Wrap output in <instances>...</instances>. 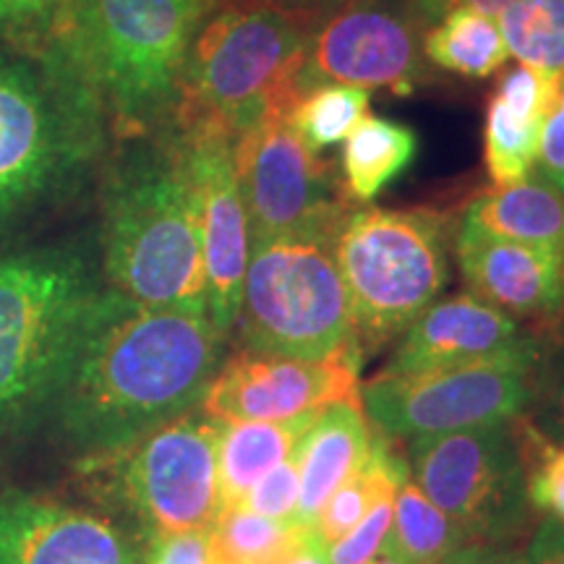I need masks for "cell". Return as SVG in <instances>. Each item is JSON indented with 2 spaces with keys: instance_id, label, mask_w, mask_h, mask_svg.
Listing matches in <instances>:
<instances>
[{
  "instance_id": "obj_18",
  "label": "cell",
  "mask_w": 564,
  "mask_h": 564,
  "mask_svg": "<svg viewBox=\"0 0 564 564\" xmlns=\"http://www.w3.org/2000/svg\"><path fill=\"white\" fill-rule=\"evenodd\" d=\"M455 257L465 285L476 299L539 333L564 322V257L539 246L505 241L460 225Z\"/></svg>"
},
{
  "instance_id": "obj_26",
  "label": "cell",
  "mask_w": 564,
  "mask_h": 564,
  "mask_svg": "<svg viewBox=\"0 0 564 564\" xmlns=\"http://www.w3.org/2000/svg\"><path fill=\"white\" fill-rule=\"evenodd\" d=\"M314 539V528L282 523L236 505L209 528L215 564H280Z\"/></svg>"
},
{
  "instance_id": "obj_28",
  "label": "cell",
  "mask_w": 564,
  "mask_h": 564,
  "mask_svg": "<svg viewBox=\"0 0 564 564\" xmlns=\"http://www.w3.org/2000/svg\"><path fill=\"white\" fill-rule=\"evenodd\" d=\"M499 30L523 66L564 74V0H514L499 17Z\"/></svg>"
},
{
  "instance_id": "obj_15",
  "label": "cell",
  "mask_w": 564,
  "mask_h": 564,
  "mask_svg": "<svg viewBox=\"0 0 564 564\" xmlns=\"http://www.w3.org/2000/svg\"><path fill=\"white\" fill-rule=\"evenodd\" d=\"M173 133L199 196L207 316L225 337H230L241 312L246 267L251 253L249 217H246L236 160H232L236 141L215 131Z\"/></svg>"
},
{
  "instance_id": "obj_37",
  "label": "cell",
  "mask_w": 564,
  "mask_h": 564,
  "mask_svg": "<svg viewBox=\"0 0 564 564\" xmlns=\"http://www.w3.org/2000/svg\"><path fill=\"white\" fill-rule=\"evenodd\" d=\"M525 564H564V523L546 518L535 525L531 544L525 549Z\"/></svg>"
},
{
  "instance_id": "obj_33",
  "label": "cell",
  "mask_w": 564,
  "mask_h": 564,
  "mask_svg": "<svg viewBox=\"0 0 564 564\" xmlns=\"http://www.w3.org/2000/svg\"><path fill=\"white\" fill-rule=\"evenodd\" d=\"M535 173L564 196V74L556 82L554 100L549 105L544 131H541Z\"/></svg>"
},
{
  "instance_id": "obj_38",
  "label": "cell",
  "mask_w": 564,
  "mask_h": 564,
  "mask_svg": "<svg viewBox=\"0 0 564 564\" xmlns=\"http://www.w3.org/2000/svg\"><path fill=\"white\" fill-rule=\"evenodd\" d=\"M442 564H525L523 552L491 544H465Z\"/></svg>"
},
{
  "instance_id": "obj_31",
  "label": "cell",
  "mask_w": 564,
  "mask_h": 564,
  "mask_svg": "<svg viewBox=\"0 0 564 564\" xmlns=\"http://www.w3.org/2000/svg\"><path fill=\"white\" fill-rule=\"evenodd\" d=\"M394 494H387L384 499H379L361 523L352 528L345 539H340L337 544L327 549L329 564H366L369 560H373V556L382 554L384 539L392 525Z\"/></svg>"
},
{
  "instance_id": "obj_24",
  "label": "cell",
  "mask_w": 564,
  "mask_h": 564,
  "mask_svg": "<svg viewBox=\"0 0 564 564\" xmlns=\"http://www.w3.org/2000/svg\"><path fill=\"white\" fill-rule=\"evenodd\" d=\"M499 21L470 9H455L423 32V58L447 74L489 79L507 63Z\"/></svg>"
},
{
  "instance_id": "obj_25",
  "label": "cell",
  "mask_w": 564,
  "mask_h": 564,
  "mask_svg": "<svg viewBox=\"0 0 564 564\" xmlns=\"http://www.w3.org/2000/svg\"><path fill=\"white\" fill-rule=\"evenodd\" d=\"M465 544L470 541L460 528L408 476L394 494L392 525L382 554L403 564H442Z\"/></svg>"
},
{
  "instance_id": "obj_21",
  "label": "cell",
  "mask_w": 564,
  "mask_h": 564,
  "mask_svg": "<svg viewBox=\"0 0 564 564\" xmlns=\"http://www.w3.org/2000/svg\"><path fill=\"white\" fill-rule=\"evenodd\" d=\"M460 225L564 257V196L539 173L478 194L465 207Z\"/></svg>"
},
{
  "instance_id": "obj_19",
  "label": "cell",
  "mask_w": 564,
  "mask_h": 564,
  "mask_svg": "<svg viewBox=\"0 0 564 564\" xmlns=\"http://www.w3.org/2000/svg\"><path fill=\"white\" fill-rule=\"evenodd\" d=\"M560 76L514 66L494 89L484 123V162L497 186H512L535 171L541 131Z\"/></svg>"
},
{
  "instance_id": "obj_40",
  "label": "cell",
  "mask_w": 564,
  "mask_h": 564,
  "mask_svg": "<svg viewBox=\"0 0 564 564\" xmlns=\"http://www.w3.org/2000/svg\"><path fill=\"white\" fill-rule=\"evenodd\" d=\"M552 413H554L556 426H560V432L564 434V369H560V373H556L554 387H552Z\"/></svg>"
},
{
  "instance_id": "obj_27",
  "label": "cell",
  "mask_w": 564,
  "mask_h": 564,
  "mask_svg": "<svg viewBox=\"0 0 564 564\" xmlns=\"http://www.w3.org/2000/svg\"><path fill=\"white\" fill-rule=\"evenodd\" d=\"M369 89L348 84H322L288 110V123L308 150L322 154L350 137V131L369 116Z\"/></svg>"
},
{
  "instance_id": "obj_11",
  "label": "cell",
  "mask_w": 564,
  "mask_h": 564,
  "mask_svg": "<svg viewBox=\"0 0 564 564\" xmlns=\"http://www.w3.org/2000/svg\"><path fill=\"white\" fill-rule=\"evenodd\" d=\"M251 241L314 238L335 243L352 212L340 165L303 144L285 110L259 118L232 144Z\"/></svg>"
},
{
  "instance_id": "obj_14",
  "label": "cell",
  "mask_w": 564,
  "mask_h": 564,
  "mask_svg": "<svg viewBox=\"0 0 564 564\" xmlns=\"http://www.w3.org/2000/svg\"><path fill=\"white\" fill-rule=\"evenodd\" d=\"M356 348L303 361L238 350L223 358L199 403L212 421H291L335 403H361Z\"/></svg>"
},
{
  "instance_id": "obj_36",
  "label": "cell",
  "mask_w": 564,
  "mask_h": 564,
  "mask_svg": "<svg viewBox=\"0 0 564 564\" xmlns=\"http://www.w3.org/2000/svg\"><path fill=\"white\" fill-rule=\"evenodd\" d=\"M411 3H413L415 17H419L421 24L429 30V26L436 24L444 13L455 9H470V11L486 13V17L499 19L507 9H510L514 0H411Z\"/></svg>"
},
{
  "instance_id": "obj_2",
  "label": "cell",
  "mask_w": 564,
  "mask_h": 564,
  "mask_svg": "<svg viewBox=\"0 0 564 564\" xmlns=\"http://www.w3.org/2000/svg\"><path fill=\"white\" fill-rule=\"evenodd\" d=\"M100 209L108 288L139 306L207 314L199 196L171 129L118 141Z\"/></svg>"
},
{
  "instance_id": "obj_8",
  "label": "cell",
  "mask_w": 564,
  "mask_h": 564,
  "mask_svg": "<svg viewBox=\"0 0 564 564\" xmlns=\"http://www.w3.org/2000/svg\"><path fill=\"white\" fill-rule=\"evenodd\" d=\"M232 329L243 350L267 356L319 361L356 348L335 243L314 238L251 241L241 312Z\"/></svg>"
},
{
  "instance_id": "obj_3",
  "label": "cell",
  "mask_w": 564,
  "mask_h": 564,
  "mask_svg": "<svg viewBox=\"0 0 564 564\" xmlns=\"http://www.w3.org/2000/svg\"><path fill=\"white\" fill-rule=\"evenodd\" d=\"M220 0H68L47 53L100 105L110 139L167 131L192 42Z\"/></svg>"
},
{
  "instance_id": "obj_29",
  "label": "cell",
  "mask_w": 564,
  "mask_h": 564,
  "mask_svg": "<svg viewBox=\"0 0 564 564\" xmlns=\"http://www.w3.org/2000/svg\"><path fill=\"white\" fill-rule=\"evenodd\" d=\"M68 0H0V45L45 58L61 37Z\"/></svg>"
},
{
  "instance_id": "obj_32",
  "label": "cell",
  "mask_w": 564,
  "mask_h": 564,
  "mask_svg": "<svg viewBox=\"0 0 564 564\" xmlns=\"http://www.w3.org/2000/svg\"><path fill=\"white\" fill-rule=\"evenodd\" d=\"M539 460L528 470V497L533 510L546 512L564 523V444H549L535 436Z\"/></svg>"
},
{
  "instance_id": "obj_41",
  "label": "cell",
  "mask_w": 564,
  "mask_h": 564,
  "mask_svg": "<svg viewBox=\"0 0 564 564\" xmlns=\"http://www.w3.org/2000/svg\"><path fill=\"white\" fill-rule=\"evenodd\" d=\"M366 564H403V562H398V560H392V556L382 554V556H373V560H369Z\"/></svg>"
},
{
  "instance_id": "obj_35",
  "label": "cell",
  "mask_w": 564,
  "mask_h": 564,
  "mask_svg": "<svg viewBox=\"0 0 564 564\" xmlns=\"http://www.w3.org/2000/svg\"><path fill=\"white\" fill-rule=\"evenodd\" d=\"M253 3L280 11L282 17L299 21L306 30L316 32L322 24H327L329 19L356 3V0H253Z\"/></svg>"
},
{
  "instance_id": "obj_4",
  "label": "cell",
  "mask_w": 564,
  "mask_h": 564,
  "mask_svg": "<svg viewBox=\"0 0 564 564\" xmlns=\"http://www.w3.org/2000/svg\"><path fill=\"white\" fill-rule=\"evenodd\" d=\"M105 293L74 246L0 257V444L51 415Z\"/></svg>"
},
{
  "instance_id": "obj_39",
  "label": "cell",
  "mask_w": 564,
  "mask_h": 564,
  "mask_svg": "<svg viewBox=\"0 0 564 564\" xmlns=\"http://www.w3.org/2000/svg\"><path fill=\"white\" fill-rule=\"evenodd\" d=\"M280 564H329L327 546L319 544V539H316V533H314V539L308 541L306 546L299 549V552H295L293 556H288V560Z\"/></svg>"
},
{
  "instance_id": "obj_6",
  "label": "cell",
  "mask_w": 564,
  "mask_h": 564,
  "mask_svg": "<svg viewBox=\"0 0 564 564\" xmlns=\"http://www.w3.org/2000/svg\"><path fill=\"white\" fill-rule=\"evenodd\" d=\"M314 32L253 0H220L192 42L173 131L236 141L272 110L299 102L295 76Z\"/></svg>"
},
{
  "instance_id": "obj_34",
  "label": "cell",
  "mask_w": 564,
  "mask_h": 564,
  "mask_svg": "<svg viewBox=\"0 0 564 564\" xmlns=\"http://www.w3.org/2000/svg\"><path fill=\"white\" fill-rule=\"evenodd\" d=\"M144 564H215L209 531H181L150 535Z\"/></svg>"
},
{
  "instance_id": "obj_13",
  "label": "cell",
  "mask_w": 564,
  "mask_h": 564,
  "mask_svg": "<svg viewBox=\"0 0 564 564\" xmlns=\"http://www.w3.org/2000/svg\"><path fill=\"white\" fill-rule=\"evenodd\" d=\"M423 32L411 0H356L314 32L295 95L301 100L322 84H348L411 97L429 79Z\"/></svg>"
},
{
  "instance_id": "obj_23",
  "label": "cell",
  "mask_w": 564,
  "mask_h": 564,
  "mask_svg": "<svg viewBox=\"0 0 564 564\" xmlns=\"http://www.w3.org/2000/svg\"><path fill=\"white\" fill-rule=\"evenodd\" d=\"M419 133L392 118L366 116L340 154V175L345 194L352 204H369L384 188L403 178L419 158Z\"/></svg>"
},
{
  "instance_id": "obj_10",
  "label": "cell",
  "mask_w": 564,
  "mask_h": 564,
  "mask_svg": "<svg viewBox=\"0 0 564 564\" xmlns=\"http://www.w3.org/2000/svg\"><path fill=\"white\" fill-rule=\"evenodd\" d=\"M217 436L220 423L192 411L87 468L108 476L112 497L144 528L147 539L209 531L223 512Z\"/></svg>"
},
{
  "instance_id": "obj_5",
  "label": "cell",
  "mask_w": 564,
  "mask_h": 564,
  "mask_svg": "<svg viewBox=\"0 0 564 564\" xmlns=\"http://www.w3.org/2000/svg\"><path fill=\"white\" fill-rule=\"evenodd\" d=\"M108 144L100 105L68 68L0 45V232L74 192Z\"/></svg>"
},
{
  "instance_id": "obj_20",
  "label": "cell",
  "mask_w": 564,
  "mask_h": 564,
  "mask_svg": "<svg viewBox=\"0 0 564 564\" xmlns=\"http://www.w3.org/2000/svg\"><path fill=\"white\" fill-rule=\"evenodd\" d=\"M373 436L377 434L361 403H335L316 415L293 449L299 463V520L303 525H312L337 486L369 463Z\"/></svg>"
},
{
  "instance_id": "obj_17",
  "label": "cell",
  "mask_w": 564,
  "mask_h": 564,
  "mask_svg": "<svg viewBox=\"0 0 564 564\" xmlns=\"http://www.w3.org/2000/svg\"><path fill=\"white\" fill-rule=\"evenodd\" d=\"M541 358L544 345L539 335L474 293H460L432 303L400 335L379 373H419L486 361L539 364Z\"/></svg>"
},
{
  "instance_id": "obj_7",
  "label": "cell",
  "mask_w": 564,
  "mask_h": 564,
  "mask_svg": "<svg viewBox=\"0 0 564 564\" xmlns=\"http://www.w3.org/2000/svg\"><path fill=\"white\" fill-rule=\"evenodd\" d=\"M361 356L405 333L449 282L447 217L436 209H352L335 238Z\"/></svg>"
},
{
  "instance_id": "obj_16",
  "label": "cell",
  "mask_w": 564,
  "mask_h": 564,
  "mask_svg": "<svg viewBox=\"0 0 564 564\" xmlns=\"http://www.w3.org/2000/svg\"><path fill=\"white\" fill-rule=\"evenodd\" d=\"M0 564H144L121 525L47 494H0Z\"/></svg>"
},
{
  "instance_id": "obj_30",
  "label": "cell",
  "mask_w": 564,
  "mask_h": 564,
  "mask_svg": "<svg viewBox=\"0 0 564 564\" xmlns=\"http://www.w3.org/2000/svg\"><path fill=\"white\" fill-rule=\"evenodd\" d=\"M299 499V463H295V457L291 455L280 465H274L272 470H267V474L251 486L249 494L241 499V507L257 514H264V518L282 520V523H301Z\"/></svg>"
},
{
  "instance_id": "obj_22",
  "label": "cell",
  "mask_w": 564,
  "mask_h": 564,
  "mask_svg": "<svg viewBox=\"0 0 564 564\" xmlns=\"http://www.w3.org/2000/svg\"><path fill=\"white\" fill-rule=\"evenodd\" d=\"M319 413L299 415L291 421H217L220 423L217 474H220L223 510L241 505V499L267 470L291 457L295 444Z\"/></svg>"
},
{
  "instance_id": "obj_1",
  "label": "cell",
  "mask_w": 564,
  "mask_h": 564,
  "mask_svg": "<svg viewBox=\"0 0 564 564\" xmlns=\"http://www.w3.org/2000/svg\"><path fill=\"white\" fill-rule=\"evenodd\" d=\"M225 337L207 314L139 306L108 288L47 419L84 460L199 411Z\"/></svg>"
},
{
  "instance_id": "obj_9",
  "label": "cell",
  "mask_w": 564,
  "mask_h": 564,
  "mask_svg": "<svg viewBox=\"0 0 564 564\" xmlns=\"http://www.w3.org/2000/svg\"><path fill=\"white\" fill-rule=\"evenodd\" d=\"M528 453L512 423L408 442V474L470 544L505 546L533 520Z\"/></svg>"
},
{
  "instance_id": "obj_12",
  "label": "cell",
  "mask_w": 564,
  "mask_h": 564,
  "mask_svg": "<svg viewBox=\"0 0 564 564\" xmlns=\"http://www.w3.org/2000/svg\"><path fill=\"white\" fill-rule=\"evenodd\" d=\"M533 361H486L419 373H377L361 384L366 419L384 440H426L514 423L539 394Z\"/></svg>"
}]
</instances>
